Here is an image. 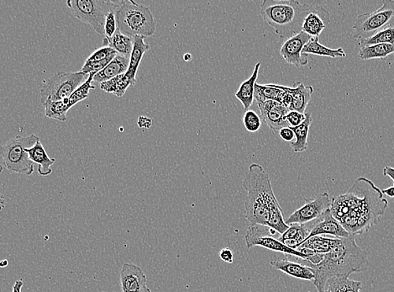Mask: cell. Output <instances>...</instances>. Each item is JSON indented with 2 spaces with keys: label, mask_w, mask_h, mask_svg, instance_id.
<instances>
[{
  "label": "cell",
  "mask_w": 394,
  "mask_h": 292,
  "mask_svg": "<svg viewBox=\"0 0 394 292\" xmlns=\"http://www.w3.org/2000/svg\"><path fill=\"white\" fill-rule=\"evenodd\" d=\"M373 181L360 177L347 193L333 199V216L353 236L362 235L377 225L384 215L389 202Z\"/></svg>",
  "instance_id": "obj_1"
},
{
  "label": "cell",
  "mask_w": 394,
  "mask_h": 292,
  "mask_svg": "<svg viewBox=\"0 0 394 292\" xmlns=\"http://www.w3.org/2000/svg\"><path fill=\"white\" fill-rule=\"evenodd\" d=\"M243 187L245 218L251 225H263L284 234L289 228L275 195L269 173L262 165L252 164L245 173Z\"/></svg>",
  "instance_id": "obj_2"
},
{
  "label": "cell",
  "mask_w": 394,
  "mask_h": 292,
  "mask_svg": "<svg viewBox=\"0 0 394 292\" xmlns=\"http://www.w3.org/2000/svg\"><path fill=\"white\" fill-rule=\"evenodd\" d=\"M310 267L314 269L313 282L318 292H325L327 282L334 276H350L369 269L366 251L356 245L355 236L341 239V241L330 253L324 255L321 263Z\"/></svg>",
  "instance_id": "obj_3"
},
{
  "label": "cell",
  "mask_w": 394,
  "mask_h": 292,
  "mask_svg": "<svg viewBox=\"0 0 394 292\" xmlns=\"http://www.w3.org/2000/svg\"><path fill=\"white\" fill-rule=\"evenodd\" d=\"M313 5L295 0H264L260 8L263 20L286 40L302 32L304 20Z\"/></svg>",
  "instance_id": "obj_4"
},
{
  "label": "cell",
  "mask_w": 394,
  "mask_h": 292,
  "mask_svg": "<svg viewBox=\"0 0 394 292\" xmlns=\"http://www.w3.org/2000/svg\"><path fill=\"white\" fill-rule=\"evenodd\" d=\"M116 20L119 31L132 38H149L156 32V21L151 10L132 0L119 3Z\"/></svg>",
  "instance_id": "obj_5"
},
{
  "label": "cell",
  "mask_w": 394,
  "mask_h": 292,
  "mask_svg": "<svg viewBox=\"0 0 394 292\" xmlns=\"http://www.w3.org/2000/svg\"><path fill=\"white\" fill-rule=\"evenodd\" d=\"M39 141V136L34 134L18 136L10 140L0 150L2 164L11 172L32 175L34 172V162L29 160L27 149H31Z\"/></svg>",
  "instance_id": "obj_6"
},
{
  "label": "cell",
  "mask_w": 394,
  "mask_h": 292,
  "mask_svg": "<svg viewBox=\"0 0 394 292\" xmlns=\"http://www.w3.org/2000/svg\"><path fill=\"white\" fill-rule=\"evenodd\" d=\"M120 2L111 0H68L66 5L74 16L90 25L99 35H105L107 14L118 9Z\"/></svg>",
  "instance_id": "obj_7"
},
{
  "label": "cell",
  "mask_w": 394,
  "mask_h": 292,
  "mask_svg": "<svg viewBox=\"0 0 394 292\" xmlns=\"http://www.w3.org/2000/svg\"><path fill=\"white\" fill-rule=\"evenodd\" d=\"M388 28H394V0H384L380 9L356 17L353 38L358 40L369 38Z\"/></svg>",
  "instance_id": "obj_8"
},
{
  "label": "cell",
  "mask_w": 394,
  "mask_h": 292,
  "mask_svg": "<svg viewBox=\"0 0 394 292\" xmlns=\"http://www.w3.org/2000/svg\"><path fill=\"white\" fill-rule=\"evenodd\" d=\"M88 79L83 72H62L56 73L44 83L40 90V101L42 105L50 101H59L69 99L74 91Z\"/></svg>",
  "instance_id": "obj_9"
},
{
  "label": "cell",
  "mask_w": 394,
  "mask_h": 292,
  "mask_svg": "<svg viewBox=\"0 0 394 292\" xmlns=\"http://www.w3.org/2000/svg\"><path fill=\"white\" fill-rule=\"evenodd\" d=\"M275 234H277V232L269 227L263 226V225H251L245 236V245L247 249H251L256 246L265 247L274 252L291 255V256L293 255L306 261V255L299 252V250H292L284 245L278 239L274 238Z\"/></svg>",
  "instance_id": "obj_10"
},
{
  "label": "cell",
  "mask_w": 394,
  "mask_h": 292,
  "mask_svg": "<svg viewBox=\"0 0 394 292\" xmlns=\"http://www.w3.org/2000/svg\"><path fill=\"white\" fill-rule=\"evenodd\" d=\"M306 202L303 206L296 210L285 220L289 226L292 224H306L319 219L330 208L332 202L326 192L316 194L313 198L306 199Z\"/></svg>",
  "instance_id": "obj_11"
},
{
  "label": "cell",
  "mask_w": 394,
  "mask_h": 292,
  "mask_svg": "<svg viewBox=\"0 0 394 292\" xmlns=\"http://www.w3.org/2000/svg\"><path fill=\"white\" fill-rule=\"evenodd\" d=\"M310 39V35L301 32L298 35L286 40L280 49L282 58L288 64L295 66L296 68L308 65V55L304 54L303 49Z\"/></svg>",
  "instance_id": "obj_12"
},
{
  "label": "cell",
  "mask_w": 394,
  "mask_h": 292,
  "mask_svg": "<svg viewBox=\"0 0 394 292\" xmlns=\"http://www.w3.org/2000/svg\"><path fill=\"white\" fill-rule=\"evenodd\" d=\"M256 104L261 112L262 121L274 134H278L282 128L290 127L286 119V117L290 112L288 107L273 101L259 102Z\"/></svg>",
  "instance_id": "obj_13"
},
{
  "label": "cell",
  "mask_w": 394,
  "mask_h": 292,
  "mask_svg": "<svg viewBox=\"0 0 394 292\" xmlns=\"http://www.w3.org/2000/svg\"><path fill=\"white\" fill-rule=\"evenodd\" d=\"M121 292H151L143 269L133 264L122 265L120 273Z\"/></svg>",
  "instance_id": "obj_14"
},
{
  "label": "cell",
  "mask_w": 394,
  "mask_h": 292,
  "mask_svg": "<svg viewBox=\"0 0 394 292\" xmlns=\"http://www.w3.org/2000/svg\"><path fill=\"white\" fill-rule=\"evenodd\" d=\"M315 236H333L336 239H347L352 236L342 226L340 221L333 216L332 210L328 209L323 214L319 220L311 228L308 239Z\"/></svg>",
  "instance_id": "obj_15"
},
{
  "label": "cell",
  "mask_w": 394,
  "mask_h": 292,
  "mask_svg": "<svg viewBox=\"0 0 394 292\" xmlns=\"http://www.w3.org/2000/svg\"><path fill=\"white\" fill-rule=\"evenodd\" d=\"M332 21V16L325 7L313 5V8L304 21L302 32L311 38H319L323 31Z\"/></svg>",
  "instance_id": "obj_16"
},
{
  "label": "cell",
  "mask_w": 394,
  "mask_h": 292,
  "mask_svg": "<svg viewBox=\"0 0 394 292\" xmlns=\"http://www.w3.org/2000/svg\"><path fill=\"white\" fill-rule=\"evenodd\" d=\"M341 241V239L329 238L326 236H315L306 240L298 250L307 257L306 261L315 254H328Z\"/></svg>",
  "instance_id": "obj_17"
},
{
  "label": "cell",
  "mask_w": 394,
  "mask_h": 292,
  "mask_svg": "<svg viewBox=\"0 0 394 292\" xmlns=\"http://www.w3.org/2000/svg\"><path fill=\"white\" fill-rule=\"evenodd\" d=\"M255 99L256 103L273 101L281 103L289 109L292 97L284 88V85L273 84H258L255 86Z\"/></svg>",
  "instance_id": "obj_18"
},
{
  "label": "cell",
  "mask_w": 394,
  "mask_h": 292,
  "mask_svg": "<svg viewBox=\"0 0 394 292\" xmlns=\"http://www.w3.org/2000/svg\"><path fill=\"white\" fill-rule=\"evenodd\" d=\"M270 265L275 269L284 272L286 275L293 277V278L310 280V282H314L315 278L313 268L290 261L287 258H282V260H271Z\"/></svg>",
  "instance_id": "obj_19"
},
{
  "label": "cell",
  "mask_w": 394,
  "mask_h": 292,
  "mask_svg": "<svg viewBox=\"0 0 394 292\" xmlns=\"http://www.w3.org/2000/svg\"><path fill=\"white\" fill-rule=\"evenodd\" d=\"M284 88L292 97V103L289 110L306 114L304 112H306L308 102L310 101L311 96L314 93V88L306 86L300 81H297L292 87L284 86Z\"/></svg>",
  "instance_id": "obj_20"
},
{
  "label": "cell",
  "mask_w": 394,
  "mask_h": 292,
  "mask_svg": "<svg viewBox=\"0 0 394 292\" xmlns=\"http://www.w3.org/2000/svg\"><path fill=\"white\" fill-rule=\"evenodd\" d=\"M129 66L130 58L117 55L105 69L96 73L94 81L100 84L106 82L127 72Z\"/></svg>",
  "instance_id": "obj_21"
},
{
  "label": "cell",
  "mask_w": 394,
  "mask_h": 292,
  "mask_svg": "<svg viewBox=\"0 0 394 292\" xmlns=\"http://www.w3.org/2000/svg\"><path fill=\"white\" fill-rule=\"evenodd\" d=\"M260 68H261V62H258L255 65L254 71L251 77L240 85L239 90L235 95L236 97L241 101V105L243 106L245 112L249 110L255 99V86Z\"/></svg>",
  "instance_id": "obj_22"
},
{
  "label": "cell",
  "mask_w": 394,
  "mask_h": 292,
  "mask_svg": "<svg viewBox=\"0 0 394 292\" xmlns=\"http://www.w3.org/2000/svg\"><path fill=\"white\" fill-rule=\"evenodd\" d=\"M29 160L38 165V173L40 176L50 175L53 173L51 166L55 164V158L48 156L46 149L40 141L37 142L31 149H27Z\"/></svg>",
  "instance_id": "obj_23"
},
{
  "label": "cell",
  "mask_w": 394,
  "mask_h": 292,
  "mask_svg": "<svg viewBox=\"0 0 394 292\" xmlns=\"http://www.w3.org/2000/svg\"><path fill=\"white\" fill-rule=\"evenodd\" d=\"M150 50V45L145 42V38L141 36H136L134 38L133 50L130 58V66L128 71L126 75H128L132 82L136 84V73L138 71L139 66L141 60L144 57L145 53Z\"/></svg>",
  "instance_id": "obj_24"
},
{
  "label": "cell",
  "mask_w": 394,
  "mask_h": 292,
  "mask_svg": "<svg viewBox=\"0 0 394 292\" xmlns=\"http://www.w3.org/2000/svg\"><path fill=\"white\" fill-rule=\"evenodd\" d=\"M103 46L111 47L120 56L130 58L133 50L134 38L122 34L118 29L113 38H103Z\"/></svg>",
  "instance_id": "obj_25"
},
{
  "label": "cell",
  "mask_w": 394,
  "mask_h": 292,
  "mask_svg": "<svg viewBox=\"0 0 394 292\" xmlns=\"http://www.w3.org/2000/svg\"><path fill=\"white\" fill-rule=\"evenodd\" d=\"M306 120L302 124L299 125V127H291L295 132L296 140L295 142L290 143V146H291L292 150L297 154L304 153L308 147V132H310L313 118H312L310 113H306Z\"/></svg>",
  "instance_id": "obj_26"
},
{
  "label": "cell",
  "mask_w": 394,
  "mask_h": 292,
  "mask_svg": "<svg viewBox=\"0 0 394 292\" xmlns=\"http://www.w3.org/2000/svg\"><path fill=\"white\" fill-rule=\"evenodd\" d=\"M303 53L306 55H316V56L329 57L332 58H345L343 48L338 49H332L319 43V38H311L308 42L304 46Z\"/></svg>",
  "instance_id": "obj_27"
},
{
  "label": "cell",
  "mask_w": 394,
  "mask_h": 292,
  "mask_svg": "<svg viewBox=\"0 0 394 292\" xmlns=\"http://www.w3.org/2000/svg\"><path fill=\"white\" fill-rule=\"evenodd\" d=\"M362 288V282L349 279V276H334L325 286V290L333 292H360Z\"/></svg>",
  "instance_id": "obj_28"
},
{
  "label": "cell",
  "mask_w": 394,
  "mask_h": 292,
  "mask_svg": "<svg viewBox=\"0 0 394 292\" xmlns=\"http://www.w3.org/2000/svg\"><path fill=\"white\" fill-rule=\"evenodd\" d=\"M132 85H135V84L132 82L125 73L114 77L112 80L106 81V82L100 84V88L108 94H112L118 96V97H122Z\"/></svg>",
  "instance_id": "obj_29"
},
{
  "label": "cell",
  "mask_w": 394,
  "mask_h": 292,
  "mask_svg": "<svg viewBox=\"0 0 394 292\" xmlns=\"http://www.w3.org/2000/svg\"><path fill=\"white\" fill-rule=\"evenodd\" d=\"M390 55H394V44H378V45L362 47L359 51L358 56L363 61L371 60V59L384 60Z\"/></svg>",
  "instance_id": "obj_30"
},
{
  "label": "cell",
  "mask_w": 394,
  "mask_h": 292,
  "mask_svg": "<svg viewBox=\"0 0 394 292\" xmlns=\"http://www.w3.org/2000/svg\"><path fill=\"white\" fill-rule=\"evenodd\" d=\"M45 107V114L47 117L51 119L57 120L58 121H66L68 120L69 110L71 109L69 105V99H63V101H53L48 99L43 104Z\"/></svg>",
  "instance_id": "obj_31"
},
{
  "label": "cell",
  "mask_w": 394,
  "mask_h": 292,
  "mask_svg": "<svg viewBox=\"0 0 394 292\" xmlns=\"http://www.w3.org/2000/svg\"><path fill=\"white\" fill-rule=\"evenodd\" d=\"M95 75L96 73H89L87 80L85 81L83 84L80 85V86L73 92L72 95L70 96L68 99L70 108H72L73 106L77 105V103L83 101L84 99H87L88 97L89 92H90L91 90H95V86H94L93 82H95L94 79Z\"/></svg>",
  "instance_id": "obj_32"
},
{
  "label": "cell",
  "mask_w": 394,
  "mask_h": 292,
  "mask_svg": "<svg viewBox=\"0 0 394 292\" xmlns=\"http://www.w3.org/2000/svg\"><path fill=\"white\" fill-rule=\"evenodd\" d=\"M378 44H394V28L385 29L369 38L359 40L360 48Z\"/></svg>",
  "instance_id": "obj_33"
},
{
  "label": "cell",
  "mask_w": 394,
  "mask_h": 292,
  "mask_svg": "<svg viewBox=\"0 0 394 292\" xmlns=\"http://www.w3.org/2000/svg\"><path fill=\"white\" fill-rule=\"evenodd\" d=\"M262 120L254 110H249L245 112L243 117V125L249 132H256L262 127Z\"/></svg>",
  "instance_id": "obj_34"
},
{
  "label": "cell",
  "mask_w": 394,
  "mask_h": 292,
  "mask_svg": "<svg viewBox=\"0 0 394 292\" xmlns=\"http://www.w3.org/2000/svg\"><path fill=\"white\" fill-rule=\"evenodd\" d=\"M118 54H113L111 56L108 57L103 60L101 61H97V62H85L83 68L80 70L81 72L86 73V75H89L91 73H99L106 66L110 64L113 59L117 56Z\"/></svg>",
  "instance_id": "obj_35"
},
{
  "label": "cell",
  "mask_w": 394,
  "mask_h": 292,
  "mask_svg": "<svg viewBox=\"0 0 394 292\" xmlns=\"http://www.w3.org/2000/svg\"><path fill=\"white\" fill-rule=\"evenodd\" d=\"M116 10H117L110 11V12L107 14L105 25V36L107 38H113L115 32H117Z\"/></svg>",
  "instance_id": "obj_36"
},
{
  "label": "cell",
  "mask_w": 394,
  "mask_h": 292,
  "mask_svg": "<svg viewBox=\"0 0 394 292\" xmlns=\"http://www.w3.org/2000/svg\"><path fill=\"white\" fill-rule=\"evenodd\" d=\"M117 54L112 48L109 47H103L99 48V49L96 50L95 53H93L89 58H87V62L101 61L108 57L111 56V55Z\"/></svg>",
  "instance_id": "obj_37"
},
{
  "label": "cell",
  "mask_w": 394,
  "mask_h": 292,
  "mask_svg": "<svg viewBox=\"0 0 394 292\" xmlns=\"http://www.w3.org/2000/svg\"><path fill=\"white\" fill-rule=\"evenodd\" d=\"M286 119H287L290 127H296L306 120V114L295 112V110H290Z\"/></svg>",
  "instance_id": "obj_38"
},
{
  "label": "cell",
  "mask_w": 394,
  "mask_h": 292,
  "mask_svg": "<svg viewBox=\"0 0 394 292\" xmlns=\"http://www.w3.org/2000/svg\"><path fill=\"white\" fill-rule=\"evenodd\" d=\"M278 136H280L282 141L288 143H292L295 138V132H293L291 127L282 128L278 132Z\"/></svg>",
  "instance_id": "obj_39"
},
{
  "label": "cell",
  "mask_w": 394,
  "mask_h": 292,
  "mask_svg": "<svg viewBox=\"0 0 394 292\" xmlns=\"http://www.w3.org/2000/svg\"><path fill=\"white\" fill-rule=\"evenodd\" d=\"M219 258L225 263L232 264L234 261V254L232 250L229 249V247H225L222 249L221 252H219Z\"/></svg>",
  "instance_id": "obj_40"
},
{
  "label": "cell",
  "mask_w": 394,
  "mask_h": 292,
  "mask_svg": "<svg viewBox=\"0 0 394 292\" xmlns=\"http://www.w3.org/2000/svg\"><path fill=\"white\" fill-rule=\"evenodd\" d=\"M137 123L140 128L149 129L151 127L152 121L147 117H140Z\"/></svg>",
  "instance_id": "obj_41"
},
{
  "label": "cell",
  "mask_w": 394,
  "mask_h": 292,
  "mask_svg": "<svg viewBox=\"0 0 394 292\" xmlns=\"http://www.w3.org/2000/svg\"><path fill=\"white\" fill-rule=\"evenodd\" d=\"M384 175L389 177V178L393 181L394 186V168L386 166V167L384 169Z\"/></svg>",
  "instance_id": "obj_42"
},
{
  "label": "cell",
  "mask_w": 394,
  "mask_h": 292,
  "mask_svg": "<svg viewBox=\"0 0 394 292\" xmlns=\"http://www.w3.org/2000/svg\"><path fill=\"white\" fill-rule=\"evenodd\" d=\"M382 194L386 195L389 198H394V186H390L389 188L382 190Z\"/></svg>",
  "instance_id": "obj_43"
},
{
  "label": "cell",
  "mask_w": 394,
  "mask_h": 292,
  "mask_svg": "<svg viewBox=\"0 0 394 292\" xmlns=\"http://www.w3.org/2000/svg\"><path fill=\"white\" fill-rule=\"evenodd\" d=\"M23 284L24 283L22 282V280H17V282L14 283L12 292H21Z\"/></svg>",
  "instance_id": "obj_44"
},
{
  "label": "cell",
  "mask_w": 394,
  "mask_h": 292,
  "mask_svg": "<svg viewBox=\"0 0 394 292\" xmlns=\"http://www.w3.org/2000/svg\"><path fill=\"white\" fill-rule=\"evenodd\" d=\"M191 59H192V55L191 54L187 53V54L184 55V60L186 62L191 61Z\"/></svg>",
  "instance_id": "obj_45"
},
{
  "label": "cell",
  "mask_w": 394,
  "mask_h": 292,
  "mask_svg": "<svg viewBox=\"0 0 394 292\" xmlns=\"http://www.w3.org/2000/svg\"><path fill=\"white\" fill-rule=\"evenodd\" d=\"M1 264L2 267H5V266L8 265V260H3Z\"/></svg>",
  "instance_id": "obj_46"
},
{
  "label": "cell",
  "mask_w": 394,
  "mask_h": 292,
  "mask_svg": "<svg viewBox=\"0 0 394 292\" xmlns=\"http://www.w3.org/2000/svg\"><path fill=\"white\" fill-rule=\"evenodd\" d=\"M325 292H333V291H328V290H325Z\"/></svg>",
  "instance_id": "obj_47"
},
{
  "label": "cell",
  "mask_w": 394,
  "mask_h": 292,
  "mask_svg": "<svg viewBox=\"0 0 394 292\" xmlns=\"http://www.w3.org/2000/svg\"><path fill=\"white\" fill-rule=\"evenodd\" d=\"M197 292H203V291H197Z\"/></svg>",
  "instance_id": "obj_48"
}]
</instances>
